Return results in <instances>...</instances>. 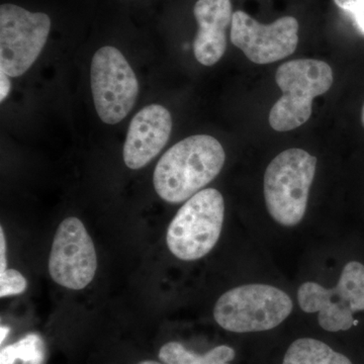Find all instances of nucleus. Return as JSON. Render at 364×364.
Listing matches in <instances>:
<instances>
[{"mask_svg":"<svg viewBox=\"0 0 364 364\" xmlns=\"http://www.w3.org/2000/svg\"><path fill=\"white\" fill-rule=\"evenodd\" d=\"M231 0H198L193 14L198 30L193 42L196 59L203 66H213L227 49V30L232 25Z\"/></svg>","mask_w":364,"mask_h":364,"instance_id":"obj_12","label":"nucleus"},{"mask_svg":"<svg viewBox=\"0 0 364 364\" xmlns=\"http://www.w3.org/2000/svg\"><path fill=\"white\" fill-rule=\"evenodd\" d=\"M282 364H352L343 354L317 339L301 338L291 344Z\"/></svg>","mask_w":364,"mask_h":364,"instance_id":"obj_13","label":"nucleus"},{"mask_svg":"<svg viewBox=\"0 0 364 364\" xmlns=\"http://www.w3.org/2000/svg\"><path fill=\"white\" fill-rule=\"evenodd\" d=\"M231 42L255 64H270L291 56L299 44V21L284 16L262 25L242 11H235Z\"/></svg>","mask_w":364,"mask_h":364,"instance_id":"obj_10","label":"nucleus"},{"mask_svg":"<svg viewBox=\"0 0 364 364\" xmlns=\"http://www.w3.org/2000/svg\"><path fill=\"white\" fill-rule=\"evenodd\" d=\"M11 90V82L9 76L4 71L0 70V102H4L9 97Z\"/></svg>","mask_w":364,"mask_h":364,"instance_id":"obj_18","label":"nucleus"},{"mask_svg":"<svg viewBox=\"0 0 364 364\" xmlns=\"http://www.w3.org/2000/svg\"><path fill=\"white\" fill-rule=\"evenodd\" d=\"M317 158L293 148L279 153L264 174V198L268 213L284 227L301 223L306 214Z\"/></svg>","mask_w":364,"mask_h":364,"instance_id":"obj_2","label":"nucleus"},{"mask_svg":"<svg viewBox=\"0 0 364 364\" xmlns=\"http://www.w3.org/2000/svg\"><path fill=\"white\" fill-rule=\"evenodd\" d=\"M6 242L4 228H0V273L6 270Z\"/></svg>","mask_w":364,"mask_h":364,"instance_id":"obj_19","label":"nucleus"},{"mask_svg":"<svg viewBox=\"0 0 364 364\" xmlns=\"http://www.w3.org/2000/svg\"><path fill=\"white\" fill-rule=\"evenodd\" d=\"M97 256L83 223L70 217L59 225L49 258V272L59 286L73 291L85 289L95 279Z\"/></svg>","mask_w":364,"mask_h":364,"instance_id":"obj_9","label":"nucleus"},{"mask_svg":"<svg viewBox=\"0 0 364 364\" xmlns=\"http://www.w3.org/2000/svg\"><path fill=\"white\" fill-rule=\"evenodd\" d=\"M93 102L100 119L116 124L128 116L136 104L139 82L122 52L105 46L93 55L90 68Z\"/></svg>","mask_w":364,"mask_h":364,"instance_id":"obj_8","label":"nucleus"},{"mask_svg":"<svg viewBox=\"0 0 364 364\" xmlns=\"http://www.w3.org/2000/svg\"><path fill=\"white\" fill-rule=\"evenodd\" d=\"M275 81L282 97L270 111L269 124L277 132L291 131L309 121L313 100L331 88L333 71L324 61L296 59L277 68Z\"/></svg>","mask_w":364,"mask_h":364,"instance_id":"obj_3","label":"nucleus"},{"mask_svg":"<svg viewBox=\"0 0 364 364\" xmlns=\"http://www.w3.org/2000/svg\"><path fill=\"white\" fill-rule=\"evenodd\" d=\"M298 301L304 312L318 313V324L326 331H347L355 322L354 314L364 310V265L347 263L333 289L305 282L299 287Z\"/></svg>","mask_w":364,"mask_h":364,"instance_id":"obj_6","label":"nucleus"},{"mask_svg":"<svg viewBox=\"0 0 364 364\" xmlns=\"http://www.w3.org/2000/svg\"><path fill=\"white\" fill-rule=\"evenodd\" d=\"M363 126H364V105H363Z\"/></svg>","mask_w":364,"mask_h":364,"instance_id":"obj_22","label":"nucleus"},{"mask_svg":"<svg viewBox=\"0 0 364 364\" xmlns=\"http://www.w3.org/2000/svg\"><path fill=\"white\" fill-rule=\"evenodd\" d=\"M159 358L164 364H229L235 358V350L221 345L200 355L178 342H168L160 349Z\"/></svg>","mask_w":364,"mask_h":364,"instance_id":"obj_14","label":"nucleus"},{"mask_svg":"<svg viewBox=\"0 0 364 364\" xmlns=\"http://www.w3.org/2000/svg\"><path fill=\"white\" fill-rule=\"evenodd\" d=\"M52 21L14 4L0 6V70L9 77L23 75L44 49Z\"/></svg>","mask_w":364,"mask_h":364,"instance_id":"obj_7","label":"nucleus"},{"mask_svg":"<svg viewBox=\"0 0 364 364\" xmlns=\"http://www.w3.org/2000/svg\"><path fill=\"white\" fill-rule=\"evenodd\" d=\"M44 358V343L37 334L28 335L0 351V364H14L18 359L23 364H42Z\"/></svg>","mask_w":364,"mask_h":364,"instance_id":"obj_15","label":"nucleus"},{"mask_svg":"<svg viewBox=\"0 0 364 364\" xmlns=\"http://www.w3.org/2000/svg\"><path fill=\"white\" fill-rule=\"evenodd\" d=\"M139 364H161V363H157V361L145 360V361H142V363H140Z\"/></svg>","mask_w":364,"mask_h":364,"instance_id":"obj_21","label":"nucleus"},{"mask_svg":"<svg viewBox=\"0 0 364 364\" xmlns=\"http://www.w3.org/2000/svg\"><path fill=\"white\" fill-rule=\"evenodd\" d=\"M225 160L224 148L214 136H188L160 158L153 176L155 191L165 202H186L219 176Z\"/></svg>","mask_w":364,"mask_h":364,"instance_id":"obj_1","label":"nucleus"},{"mask_svg":"<svg viewBox=\"0 0 364 364\" xmlns=\"http://www.w3.org/2000/svg\"><path fill=\"white\" fill-rule=\"evenodd\" d=\"M9 333V328L6 327V326H1V329H0V342H4V339L6 338L7 334Z\"/></svg>","mask_w":364,"mask_h":364,"instance_id":"obj_20","label":"nucleus"},{"mask_svg":"<svg viewBox=\"0 0 364 364\" xmlns=\"http://www.w3.org/2000/svg\"><path fill=\"white\" fill-rule=\"evenodd\" d=\"M28 282L21 272L16 269H6L0 273V296H16L23 294Z\"/></svg>","mask_w":364,"mask_h":364,"instance_id":"obj_16","label":"nucleus"},{"mask_svg":"<svg viewBox=\"0 0 364 364\" xmlns=\"http://www.w3.org/2000/svg\"><path fill=\"white\" fill-rule=\"evenodd\" d=\"M293 308L289 294L277 287L245 284L230 289L218 299L214 318L227 331L262 332L282 324Z\"/></svg>","mask_w":364,"mask_h":364,"instance_id":"obj_5","label":"nucleus"},{"mask_svg":"<svg viewBox=\"0 0 364 364\" xmlns=\"http://www.w3.org/2000/svg\"><path fill=\"white\" fill-rule=\"evenodd\" d=\"M171 131V114L162 105H147L136 112L124 145V164L134 170L145 167L161 152Z\"/></svg>","mask_w":364,"mask_h":364,"instance_id":"obj_11","label":"nucleus"},{"mask_svg":"<svg viewBox=\"0 0 364 364\" xmlns=\"http://www.w3.org/2000/svg\"><path fill=\"white\" fill-rule=\"evenodd\" d=\"M225 217L224 198L215 188L191 196L170 223L166 243L178 259L195 261L207 255L221 236Z\"/></svg>","mask_w":364,"mask_h":364,"instance_id":"obj_4","label":"nucleus"},{"mask_svg":"<svg viewBox=\"0 0 364 364\" xmlns=\"http://www.w3.org/2000/svg\"><path fill=\"white\" fill-rule=\"evenodd\" d=\"M339 9L350 14L356 26L364 33V0H334Z\"/></svg>","mask_w":364,"mask_h":364,"instance_id":"obj_17","label":"nucleus"}]
</instances>
